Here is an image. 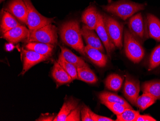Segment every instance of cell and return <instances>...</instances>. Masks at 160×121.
Returning <instances> with one entry per match:
<instances>
[{
    "instance_id": "1",
    "label": "cell",
    "mask_w": 160,
    "mask_h": 121,
    "mask_svg": "<svg viewBox=\"0 0 160 121\" xmlns=\"http://www.w3.org/2000/svg\"><path fill=\"white\" fill-rule=\"evenodd\" d=\"M60 37L62 41L67 46L74 49L82 55H86L82 40V34L80 24L76 20L65 22L60 30Z\"/></svg>"
},
{
    "instance_id": "2",
    "label": "cell",
    "mask_w": 160,
    "mask_h": 121,
    "mask_svg": "<svg viewBox=\"0 0 160 121\" xmlns=\"http://www.w3.org/2000/svg\"><path fill=\"white\" fill-rule=\"evenodd\" d=\"M146 6V4L145 3H136L129 0H119L102 6V8L106 11L126 20L137 12L145 9Z\"/></svg>"
},
{
    "instance_id": "3",
    "label": "cell",
    "mask_w": 160,
    "mask_h": 121,
    "mask_svg": "<svg viewBox=\"0 0 160 121\" xmlns=\"http://www.w3.org/2000/svg\"><path fill=\"white\" fill-rule=\"evenodd\" d=\"M125 52L128 58L134 63H139L143 58V48L129 30L126 29L124 33Z\"/></svg>"
},
{
    "instance_id": "4",
    "label": "cell",
    "mask_w": 160,
    "mask_h": 121,
    "mask_svg": "<svg viewBox=\"0 0 160 121\" xmlns=\"http://www.w3.org/2000/svg\"><path fill=\"white\" fill-rule=\"evenodd\" d=\"M57 28L52 24L30 31L27 42H39L55 45L57 43Z\"/></svg>"
},
{
    "instance_id": "5",
    "label": "cell",
    "mask_w": 160,
    "mask_h": 121,
    "mask_svg": "<svg viewBox=\"0 0 160 121\" xmlns=\"http://www.w3.org/2000/svg\"><path fill=\"white\" fill-rule=\"evenodd\" d=\"M28 8L27 24L30 31L36 30L54 22V19L41 15L33 6L30 0H24Z\"/></svg>"
},
{
    "instance_id": "6",
    "label": "cell",
    "mask_w": 160,
    "mask_h": 121,
    "mask_svg": "<svg viewBox=\"0 0 160 121\" xmlns=\"http://www.w3.org/2000/svg\"><path fill=\"white\" fill-rule=\"evenodd\" d=\"M106 29L115 47L121 49L123 47V26L112 17L103 16Z\"/></svg>"
},
{
    "instance_id": "7",
    "label": "cell",
    "mask_w": 160,
    "mask_h": 121,
    "mask_svg": "<svg viewBox=\"0 0 160 121\" xmlns=\"http://www.w3.org/2000/svg\"><path fill=\"white\" fill-rule=\"evenodd\" d=\"M129 31L140 43H143L149 38L146 21L142 14L139 13L130 18L128 22Z\"/></svg>"
},
{
    "instance_id": "8",
    "label": "cell",
    "mask_w": 160,
    "mask_h": 121,
    "mask_svg": "<svg viewBox=\"0 0 160 121\" xmlns=\"http://www.w3.org/2000/svg\"><path fill=\"white\" fill-rule=\"evenodd\" d=\"M95 30L102 42L104 44L108 55L110 56V54L115 50L116 47L109 36L105 26L104 17L103 15L99 13L98 14V22Z\"/></svg>"
},
{
    "instance_id": "9",
    "label": "cell",
    "mask_w": 160,
    "mask_h": 121,
    "mask_svg": "<svg viewBox=\"0 0 160 121\" xmlns=\"http://www.w3.org/2000/svg\"><path fill=\"white\" fill-rule=\"evenodd\" d=\"M140 91V85L139 81L127 77L123 92L126 98L133 105H136L137 99L139 97Z\"/></svg>"
},
{
    "instance_id": "10",
    "label": "cell",
    "mask_w": 160,
    "mask_h": 121,
    "mask_svg": "<svg viewBox=\"0 0 160 121\" xmlns=\"http://www.w3.org/2000/svg\"><path fill=\"white\" fill-rule=\"evenodd\" d=\"M30 30L25 26L20 25L2 34V38L12 43H18L22 41L28 40Z\"/></svg>"
},
{
    "instance_id": "11",
    "label": "cell",
    "mask_w": 160,
    "mask_h": 121,
    "mask_svg": "<svg viewBox=\"0 0 160 121\" xmlns=\"http://www.w3.org/2000/svg\"><path fill=\"white\" fill-rule=\"evenodd\" d=\"M23 67L22 75H24L29 69L38 63L45 61L48 58L40 55L32 50H27L23 49Z\"/></svg>"
},
{
    "instance_id": "12",
    "label": "cell",
    "mask_w": 160,
    "mask_h": 121,
    "mask_svg": "<svg viewBox=\"0 0 160 121\" xmlns=\"http://www.w3.org/2000/svg\"><path fill=\"white\" fill-rule=\"evenodd\" d=\"M6 10L23 23H27L28 8L24 0H12Z\"/></svg>"
},
{
    "instance_id": "13",
    "label": "cell",
    "mask_w": 160,
    "mask_h": 121,
    "mask_svg": "<svg viewBox=\"0 0 160 121\" xmlns=\"http://www.w3.org/2000/svg\"><path fill=\"white\" fill-rule=\"evenodd\" d=\"M81 31L82 36L84 38L87 45L98 49L103 53L105 52V49L100 39L93 30L89 29L84 25L82 28Z\"/></svg>"
},
{
    "instance_id": "14",
    "label": "cell",
    "mask_w": 160,
    "mask_h": 121,
    "mask_svg": "<svg viewBox=\"0 0 160 121\" xmlns=\"http://www.w3.org/2000/svg\"><path fill=\"white\" fill-rule=\"evenodd\" d=\"M146 21L148 36L160 41V20L153 15L147 14Z\"/></svg>"
},
{
    "instance_id": "15",
    "label": "cell",
    "mask_w": 160,
    "mask_h": 121,
    "mask_svg": "<svg viewBox=\"0 0 160 121\" xmlns=\"http://www.w3.org/2000/svg\"><path fill=\"white\" fill-rule=\"evenodd\" d=\"M85 54L90 60L99 67L106 66L108 62V57L98 49L87 45L84 47Z\"/></svg>"
},
{
    "instance_id": "16",
    "label": "cell",
    "mask_w": 160,
    "mask_h": 121,
    "mask_svg": "<svg viewBox=\"0 0 160 121\" xmlns=\"http://www.w3.org/2000/svg\"><path fill=\"white\" fill-rule=\"evenodd\" d=\"M98 13L95 7L90 6L82 14V22L88 29L94 30L96 29L98 22Z\"/></svg>"
},
{
    "instance_id": "17",
    "label": "cell",
    "mask_w": 160,
    "mask_h": 121,
    "mask_svg": "<svg viewBox=\"0 0 160 121\" xmlns=\"http://www.w3.org/2000/svg\"><path fill=\"white\" fill-rule=\"evenodd\" d=\"M28 50L35 51L40 55L49 58L53 51L54 46L51 44L39 42H29L26 46Z\"/></svg>"
},
{
    "instance_id": "18",
    "label": "cell",
    "mask_w": 160,
    "mask_h": 121,
    "mask_svg": "<svg viewBox=\"0 0 160 121\" xmlns=\"http://www.w3.org/2000/svg\"><path fill=\"white\" fill-rule=\"evenodd\" d=\"M52 74L56 82L60 85L67 84L73 81L70 75L58 62L54 64Z\"/></svg>"
},
{
    "instance_id": "19",
    "label": "cell",
    "mask_w": 160,
    "mask_h": 121,
    "mask_svg": "<svg viewBox=\"0 0 160 121\" xmlns=\"http://www.w3.org/2000/svg\"><path fill=\"white\" fill-rule=\"evenodd\" d=\"M61 49V53L60 55L64 58L66 61L75 66L76 68L88 67V65L81 58L73 54L70 50L66 48L60 46Z\"/></svg>"
},
{
    "instance_id": "20",
    "label": "cell",
    "mask_w": 160,
    "mask_h": 121,
    "mask_svg": "<svg viewBox=\"0 0 160 121\" xmlns=\"http://www.w3.org/2000/svg\"><path fill=\"white\" fill-rule=\"evenodd\" d=\"M78 101L73 99H69L65 102L54 121H65L69 114L78 107Z\"/></svg>"
},
{
    "instance_id": "21",
    "label": "cell",
    "mask_w": 160,
    "mask_h": 121,
    "mask_svg": "<svg viewBox=\"0 0 160 121\" xmlns=\"http://www.w3.org/2000/svg\"><path fill=\"white\" fill-rule=\"evenodd\" d=\"M1 23V30L2 34L21 24L8 11H3Z\"/></svg>"
},
{
    "instance_id": "22",
    "label": "cell",
    "mask_w": 160,
    "mask_h": 121,
    "mask_svg": "<svg viewBox=\"0 0 160 121\" xmlns=\"http://www.w3.org/2000/svg\"><path fill=\"white\" fill-rule=\"evenodd\" d=\"M99 99L101 102H109L112 103H118L126 107L128 109H132V107L128 103L125 99L118 95L110 92H103L99 94Z\"/></svg>"
},
{
    "instance_id": "23",
    "label": "cell",
    "mask_w": 160,
    "mask_h": 121,
    "mask_svg": "<svg viewBox=\"0 0 160 121\" xmlns=\"http://www.w3.org/2000/svg\"><path fill=\"white\" fill-rule=\"evenodd\" d=\"M78 79L89 84H95L98 81L97 76L88 67L77 68Z\"/></svg>"
},
{
    "instance_id": "24",
    "label": "cell",
    "mask_w": 160,
    "mask_h": 121,
    "mask_svg": "<svg viewBox=\"0 0 160 121\" xmlns=\"http://www.w3.org/2000/svg\"><path fill=\"white\" fill-rule=\"evenodd\" d=\"M142 89L143 93L149 94L156 100L160 99V81H150L144 83Z\"/></svg>"
},
{
    "instance_id": "25",
    "label": "cell",
    "mask_w": 160,
    "mask_h": 121,
    "mask_svg": "<svg viewBox=\"0 0 160 121\" xmlns=\"http://www.w3.org/2000/svg\"><path fill=\"white\" fill-rule=\"evenodd\" d=\"M123 78L117 74H112L107 77L105 85L108 90L118 91L122 87Z\"/></svg>"
},
{
    "instance_id": "26",
    "label": "cell",
    "mask_w": 160,
    "mask_h": 121,
    "mask_svg": "<svg viewBox=\"0 0 160 121\" xmlns=\"http://www.w3.org/2000/svg\"><path fill=\"white\" fill-rule=\"evenodd\" d=\"M156 101L155 98L149 94L143 93L137 99L136 106L141 111H144L149 107L152 105Z\"/></svg>"
},
{
    "instance_id": "27",
    "label": "cell",
    "mask_w": 160,
    "mask_h": 121,
    "mask_svg": "<svg viewBox=\"0 0 160 121\" xmlns=\"http://www.w3.org/2000/svg\"><path fill=\"white\" fill-rule=\"evenodd\" d=\"M57 62L70 75L72 80L78 79L77 68L75 66L66 61L61 55L59 56V59L58 60Z\"/></svg>"
},
{
    "instance_id": "28",
    "label": "cell",
    "mask_w": 160,
    "mask_h": 121,
    "mask_svg": "<svg viewBox=\"0 0 160 121\" xmlns=\"http://www.w3.org/2000/svg\"><path fill=\"white\" fill-rule=\"evenodd\" d=\"M139 111L132 109H127L120 115H117V121H135L138 116L140 115Z\"/></svg>"
},
{
    "instance_id": "29",
    "label": "cell",
    "mask_w": 160,
    "mask_h": 121,
    "mask_svg": "<svg viewBox=\"0 0 160 121\" xmlns=\"http://www.w3.org/2000/svg\"><path fill=\"white\" fill-rule=\"evenodd\" d=\"M160 65V45L157 46L151 53L149 59V70L156 68Z\"/></svg>"
},
{
    "instance_id": "30",
    "label": "cell",
    "mask_w": 160,
    "mask_h": 121,
    "mask_svg": "<svg viewBox=\"0 0 160 121\" xmlns=\"http://www.w3.org/2000/svg\"><path fill=\"white\" fill-rule=\"evenodd\" d=\"M102 103L105 105L107 108L112 111L116 115H120L124 112L126 109H128L126 107L121 104L118 103L109 102H102Z\"/></svg>"
},
{
    "instance_id": "31",
    "label": "cell",
    "mask_w": 160,
    "mask_h": 121,
    "mask_svg": "<svg viewBox=\"0 0 160 121\" xmlns=\"http://www.w3.org/2000/svg\"><path fill=\"white\" fill-rule=\"evenodd\" d=\"M81 107H77V108L72 111L69 114L65 121H80L81 120Z\"/></svg>"
},
{
    "instance_id": "32",
    "label": "cell",
    "mask_w": 160,
    "mask_h": 121,
    "mask_svg": "<svg viewBox=\"0 0 160 121\" xmlns=\"http://www.w3.org/2000/svg\"><path fill=\"white\" fill-rule=\"evenodd\" d=\"M90 109L86 106L81 109V120L82 121H93L90 113Z\"/></svg>"
},
{
    "instance_id": "33",
    "label": "cell",
    "mask_w": 160,
    "mask_h": 121,
    "mask_svg": "<svg viewBox=\"0 0 160 121\" xmlns=\"http://www.w3.org/2000/svg\"><path fill=\"white\" fill-rule=\"evenodd\" d=\"M90 113L92 119L93 121H113V119L111 118H108V117H105V116H100V115H98L97 114L94 113L92 111L90 110Z\"/></svg>"
},
{
    "instance_id": "34",
    "label": "cell",
    "mask_w": 160,
    "mask_h": 121,
    "mask_svg": "<svg viewBox=\"0 0 160 121\" xmlns=\"http://www.w3.org/2000/svg\"><path fill=\"white\" fill-rule=\"evenodd\" d=\"M56 116L54 114H42L38 119H37L38 121H54Z\"/></svg>"
},
{
    "instance_id": "35",
    "label": "cell",
    "mask_w": 160,
    "mask_h": 121,
    "mask_svg": "<svg viewBox=\"0 0 160 121\" xmlns=\"http://www.w3.org/2000/svg\"><path fill=\"white\" fill-rule=\"evenodd\" d=\"M157 120L149 115H139L135 121H156Z\"/></svg>"
},
{
    "instance_id": "36",
    "label": "cell",
    "mask_w": 160,
    "mask_h": 121,
    "mask_svg": "<svg viewBox=\"0 0 160 121\" xmlns=\"http://www.w3.org/2000/svg\"><path fill=\"white\" fill-rule=\"evenodd\" d=\"M1 1H3V0H1Z\"/></svg>"
}]
</instances>
